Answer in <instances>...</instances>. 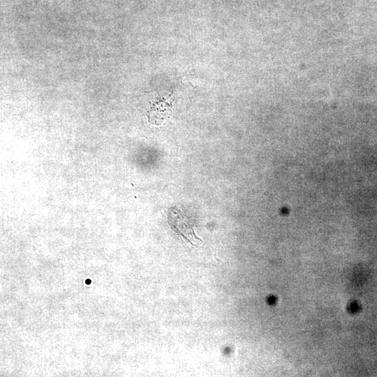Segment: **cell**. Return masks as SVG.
Wrapping results in <instances>:
<instances>
[{
    "mask_svg": "<svg viewBox=\"0 0 377 377\" xmlns=\"http://www.w3.org/2000/svg\"><path fill=\"white\" fill-rule=\"evenodd\" d=\"M169 223L172 228L192 244H198L202 240L196 235L193 225L188 218L177 209H170Z\"/></svg>",
    "mask_w": 377,
    "mask_h": 377,
    "instance_id": "1",
    "label": "cell"
}]
</instances>
